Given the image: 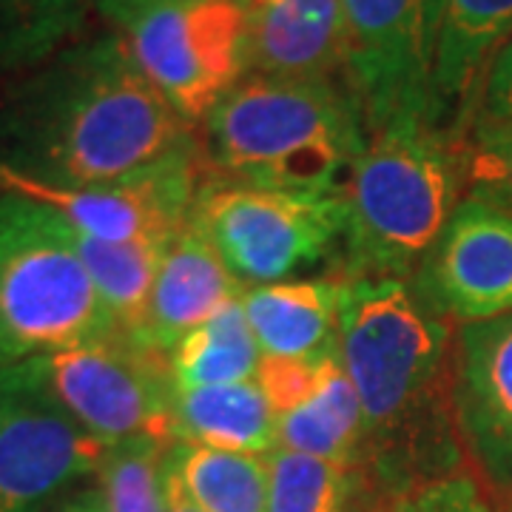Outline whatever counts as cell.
Listing matches in <instances>:
<instances>
[{
	"instance_id": "cell-1",
	"label": "cell",
	"mask_w": 512,
	"mask_h": 512,
	"mask_svg": "<svg viewBox=\"0 0 512 512\" xmlns=\"http://www.w3.org/2000/svg\"><path fill=\"white\" fill-rule=\"evenodd\" d=\"M200 151L117 29L77 37L0 89V165L60 188L123 183Z\"/></svg>"
},
{
	"instance_id": "cell-2",
	"label": "cell",
	"mask_w": 512,
	"mask_h": 512,
	"mask_svg": "<svg viewBox=\"0 0 512 512\" xmlns=\"http://www.w3.org/2000/svg\"><path fill=\"white\" fill-rule=\"evenodd\" d=\"M453 330L421 308L407 282H348L336 342L362 407L367 476L390 495L456 470Z\"/></svg>"
},
{
	"instance_id": "cell-3",
	"label": "cell",
	"mask_w": 512,
	"mask_h": 512,
	"mask_svg": "<svg viewBox=\"0 0 512 512\" xmlns=\"http://www.w3.org/2000/svg\"><path fill=\"white\" fill-rule=\"evenodd\" d=\"M197 134L208 174L220 180L333 197L370 143L345 77L248 74Z\"/></svg>"
},
{
	"instance_id": "cell-4",
	"label": "cell",
	"mask_w": 512,
	"mask_h": 512,
	"mask_svg": "<svg viewBox=\"0 0 512 512\" xmlns=\"http://www.w3.org/2000/svg\"><path fill=\"white\" fill-rule=\"evenodd\" d=\"M461 143L430 117H402L370 134L342 191L339 279L410 282L458 202Z\"/></svg>"
},
{
	"instance_id": "cell-5",
	"label": "cell",
	"mask_w": 512,
	"mask_h": 512,
	"mask_svg": "<svg viewBox=\"0 0 512 512\" xmlns=\"http://www.w3.org/2000/svg\"><path fill=\"white\" fill-rule=\"evenodd\" d=\"M120 336L66 220L0 191V370Z\"/></svg>"
},
{
	"instance_id": "cell-6",
	"label": "cell",
	"mask_w": 512,
	"mask_h": 512,
	"mask_svg": "<svg viewBox=\"0 0 512 512\" xmlns=\"http://www.w3.org/2000/svg\"><path fill=\"white\" fill-rule=\"evenodd\" d=\"M0 387L46 404L103 450L140 436L171 441L168 356L126 336L3 367Z\"/></svg>"
},
{
	"instance_id": "cell-7",
	"label": "cell",
	"mask_w": 512,
	"mask_h": 512,
	"mask_svg": "<svg viewBox=\"0 0 512 512\" xmlns=\"http://www.w3.org/2000/svg\"><path fill=\"white\" fill-rule=\"evenodd\" d=\"M191 225L242 288L288 282L339 254L345 205L333 194L276 191L205 174Z\"/></svg>"
},
{
	"instance_id": "cell-8",
	"label": "cell",
	"mask_w": 512,
	"mask_h": 512,
	"mask_svg": "<svg viewBox=\"0 0 512 512\" xmlns=\"http://www.w3.org/2000/svg\"><path fill=\"white\" fill-rule=\"evenodd\" d=\"M117 32L151 86L194 131L248 77L242 0H148Z\"/></svg>"
},
{
	"instance_id": "cell-9",
	"label": "cell",
	"mask_w": 512,
	"mask_h": 512,
	"mask_svg": "<svg viewBox=\"0 0 512 512\" xmlns=\"http://www.w3.org/2000/svg\"><path fill=\"white\" fill-rule=\"evenodd\" d=\"M439 15L441 0H342L345 80L370 134L430 117Z\"/></svg>"
},
{
	"instance_id": "cell-10",
	"label": "cell",
	"mask_w": 512,
	"mask_h": 512,
	"mask_svg": "<svg viewBox=\"0 0 512 512\" xmlns=\"http://www.w3.org/2000/svg\"><path fill=\"white\" fill-rule=\"evenodd\" d=\"M208 174L205 154L194 151L157 171L123 183L60 188L35 183L0 165V191L29 197L72 228L109 242H171L191 222L194 200Z\"/></svg>"
},
{
	"instance_id": "cell-11",
	"label": "cell",
	"mask_w": 512,
	"mask_h": 512,
	"mask_svg": "<svg viewBox=\"0 0 512 512\" xmlns=\"http://www.w3.org/2000/svg\"><path fill=\"white\" fill-rule=\"evenodd\" d=\"M407 288L450 328L512 313V214L464 197Z\"/></svg>"
},
{
	"instance_id": "cell-12",
	"label": "cell",
	"mask_w": 512,
	"mask_h": 512,
	"mask_svg": "<svg viewBox=\"0 0 512 512\" xmlns=\"http://www.w3.org/2000/svg\"><path fill=\"white\" fill-rule=\"evenodd\" d=\"M450 404L461 450L512 495V313L453 330Z\"/></svg>"
},
{
	"instance_id": "cell-13",
	"label": "cell",
	"mask_w": 512,
	"mask_h": 512,
	"mask_svg": "<svg viewBox=\"0 0 512 512\" xmlns=\"http://www.w3.org/2000/svg\"><path fill=\"white\" fill-rule=\"evenodd\" d=\"M103 447L72 421L0 387V512H43L97 476Z\"/></svg>"
},
{
	"instance_id": "cell-14",
	"label": "cell",
	"mask_w": 512,
	"mask_h": 512,
	"mask_svg": "<svg viewBox=\"0 0 512 512\" xmlns=\"http://www.w3.org/2000/svg\"><path fill=\"white\" fill-rule=\"evenodd\" d=\"M512 35V0H441L430 120L456 143L467 137L481 86Z\"/></svg>"
},
{
	"instance_id": "cell-15",
	"label": "cell",
	"mask_w": 512,
	"mask_h": 512,
	"mask_svg": "<svg viewBox=\"0 0 512 512\" xmlns=\"http://www.w3.org/2000/svg\"><path fill=\"white\" fill-rule=\"evenodd\" d=\"M242 291L211 242L188 222L165 245L140 345L168 356L191 330L237 302Z\"/></svg>"
},
{
	"instance_id": "cell-16",
	"label": "cell",
	"mask_w": 512,
	"mask_h": 512,
	"mask_svg": "<svg viewBox=\"0 0 512 512\" xmlns=\"http://www.w3.org/2000/svg\"><path fill=\"white\" fill-rule=\"evenodd\" d=\"M248 74L345 77L342 0H248Z\"/></svg>"
},
{
	"instance_id": "cell-17",
	"label": "cell",
	"mask_w": 512,
	"mask_h": 512,
	"mask_svg": "<svg viewBox=\"0 0 512 512\" xmlns=\"http://www.w3.org/2000/svg\"><path fill=\"white\" fill-rule=\"evenodd\" d=\"M345 291L348 282L339 276L245 288L239 302L262 359H305L330 348L339 336Z\"/></svg>"
},
{
	"instance_id": "cell-18",
	"label": "cell",
	"mask_w": 512,
	"mask_h": 512,
	"mask_svg": "<svg viewBox=\"0 0 512 512\" xmlns=\"http://www.w3.org/2000/svg\"><path fill=\"white\" fill-rule=\"evenodd\" d=\"M171 441L268 456L279 444L276 413L256 379L171 390Z\"/></svg>"
},
{
	"instance_id": "cell-19",
	"label": "cell",
	"mask_w": 512,
	"mask_h": 512,
	"mask_svg": "<svg viewBox=\"0 0 512 512\" xmlns=\"http://www.w3.org/2000/svg\"><path fill=\"white\" fill-rule=\"evenodd\" d=\"M276 439V447L362 467L367 473L362 407L342 365L339 342L328 350L322 376L311 393L276 416Z\"/></svg>"
},
{
	"instance_id": "cell-20",
	"label": "cell",
	"mask_w": 512,
	"mask_h": 512,
	"mask_svg": "<svg viewBox=\"0 0 512 512\" xmlns=\"http://www.w3.org/2000/svg\"><path fill=\"white\" fill-rule=\"evenodd\" d=\"M69 225V222H66ZM80 262L92 276L103 305L109 308L117 333L140 345L146 328L151 288L168 242H109L69 225Z\"/></svg>"
},
{
	"instance_id": "cell-21",
	"label": "cell",
	"mask_w": 512,
	"mask_h": 512,
	"mask_svg": "<svg viewBox=\"0 0 512 512\" xmlns=\"http://www.w3.org/2000/svg\"><path fill=\"white\" fill-rule=\"evenodd\" d=\"M165 464L200 512H268V458L171 441Z\"/></svg>"
},
{
	"instance_id": "cell-22",
	"label": "cell",
	"mask_w": 512,
	"mask_h": 512,
	"mask_svg": "<svg viewBox=\"0 0 512 512\" xmlns=\"http://www.w3.org/2000/svg\"><path fill=\"white\" fill-rule=\"evenodd\" d=\"M262 367V350L242 302H231L205 325L191 330L177 348L168 353L171 387L194 390L214 384L254 382Z\"/></svg>"
},
{
	"instance_id": "cell-23",
	"label": "cell",
	"mask_w": 512,
	"mask_h": 512,
	"mask_svg": "<svg viewBox=\"0 0 512 512\" xmlns=\"http://www.w3.org/2000/svg\"><path fill=\"white\" fill-rule=\"evenodd\" d=\"M94 0H0V77H18L86 35Z\"/></svg>"
},
{
	"instance_id": "cell-24",
	"label": "cell",
	"mask_w": 512,
	"mask_h": 512,
	"mask_svg": "<svg viewBox=\"0 0 512 512\" xmlns=\"http://www.w3.org/2000/svg\"><path fill=\"white\" fill-rule=\"evenodd\" d=\"M268 512H350L365 490L362 467L276 447L268 453Z\"/></svg>"
},
{
	"instance_id": "cell-25",
	"label": "cell",
	"mask_w": 512,
	"mask_h": 512,
	"mask_svg": "<svg viewBox=\"0 0 512 512\" xmlns=\"http://www.w3.org/2000/svg\"><path fill=\"white\" fill-rule=\"evenodd\" d=\"M171 441L140 436L106 447L94 487L106 512H165L163 461Z\"/></svg>"
},
{
	"instance_id": "cell-26",
	"label": "cell",
	"mask_w": 512,
	"mask_h": 512,
	"mask_svg": "<svg viewBox=\"0 0 512 512\" xmlns=\"http://www.w3.org/2000/svg\"><path fill=\"white\" fill-rule=\"evenodd\" d=\"M464 197L512 214V126L473 123L461 140Z\"/></svg>"
},
{
	"instance_id": "cell-27",
	"label": "cell",
	"mask_w": 512,
	"mask_h": 512,
	"mask_svg": "<svg viewBox=\"0 0 512 512\" xmlns=\"http://www.w3.org/2000/svg\"><path fill=\"white\" fill-rule=\"evenodd\" d=\"M379 512H495V507L476 478L453 470L390 495Z\"/></svg>"
},
{
	"instance_id": "cell-28",
	"label": "cell",
	"mask_w": 512,
	"mask_h": 512,
	"mask_svg": "<svg viewBox=\"0 0 512 512\" xmlns=\"http://www.w3.org/2000/svg\"><path fill=\"white\" fill-rule=\"evenodd\" d=\"M473 123L512 126V35L490 63Z\"/></svg>"
},
{
	"instance_id": "cell-29",
	"label": "cell",
	"mask_w": 512,
	"mask_h": 512,
	"mask_svg": "<svg viewBox=\"0 0 512 512\" xmlns=\"http://www.w3.org/2000/svg\"><path fill=\"white\" fill-rule=\"evenodd\" d=\"M163 487H165V512H200L194 507V501L183 490L180 478L174 476V470L163 461Z\"/></svg>"
},
{
	"instance_id": "cell-30",
	"label": "cell",
	"mask_w": 512,
	"mask_h": 512,
	"mask_svg": "<svg viewBox=\"0 0 512 512\" xmlns=\"http://www.w3.org/2000/svg\"><path fill=\"white\" fill-rule=\"evenodd\" d=\"M94 3H97V15L106 20L111 29H120L148 0H94Z\"/></svg>"
},
{
	"instance_id": "cell-31",
	"label": "cell",
	"mask_w": 512,
	"mask_h": 512,
	"mask_svg": "<svg viewBox=\"0 0 512 512\" xmlns=\"http://www.w3.org/2000/svg\"><path fill=\"white\" fill-rule=\"evenodd\" d=\"M49 512H106V504H103V495L97 487H86V490H77V493L60 498V504Z\"/></svg>"
},
{
	"instance_id": "cell-32",
	"label": "cell",
	"mask_w": 512,
	"mask_h": 512,
	"mask_svg": "<svg viewBox=\"0 0 512 512\" xmlns=\"http://www.w3.org/2000/svg\"><path fill=\"white\" fill-rule=\"evenodd\" d=\"M242 3H248V0H242Z\"/></svg>"
},
{
	"instance_id": "cell-33",
	"label": "cell",
	"mask_w": 512,
	"mask_h": 512,
	"mask_svg": "<svg viewBox=\"0 0 512 512\" xmlns=\"http://www.w3.org/2000/svg\"><path fill=\"white\" fill-rule=\"evenodd\" d=\"M510 512H512V504H510Z\"/></svg>"
}]
</instances>
